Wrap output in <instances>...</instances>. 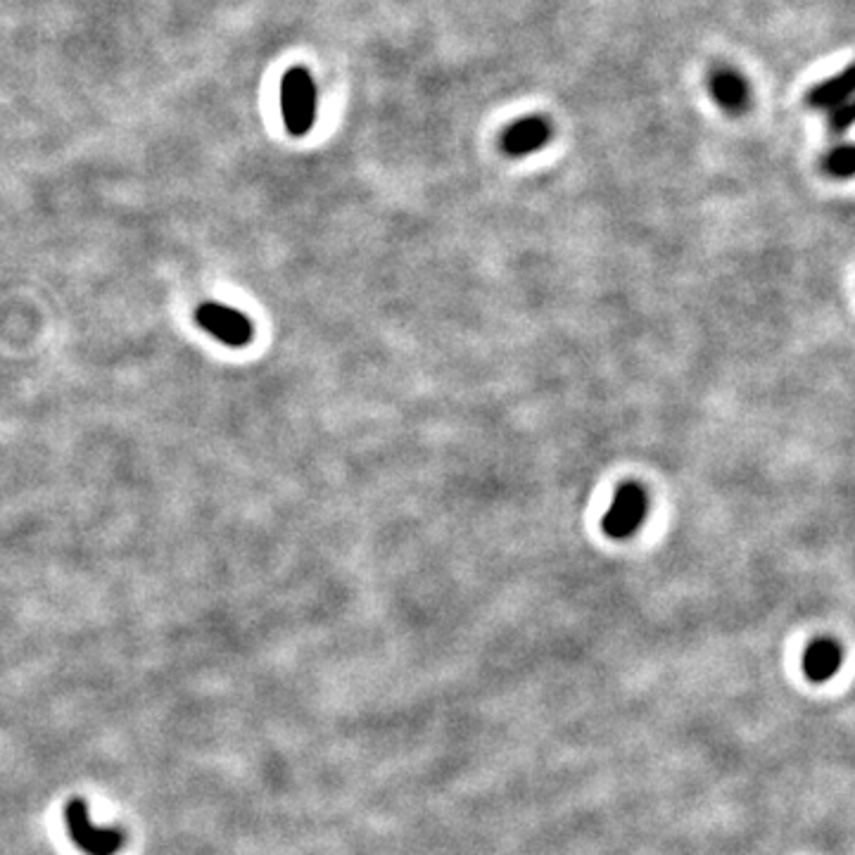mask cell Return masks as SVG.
<instances>
[{"mask_svg":"<svg viewBox=\"0 0 855 855\" xmlns=\"http://www.w3.org/2000/svg\"><path fill=\"white\" fill-rule=\"evenodd\" d=\"M281 112L293 136H305L317 120V86L307 70L293 68L281 82Z\"/></svg>","mask_w":855,"mask_h":855,"instance_id":"cell-1","label":"cell"},{"mask_svg":"<svg viewBox=\"0 0 855 855\" xmlns=\"http://www.w3.org/2000/svg\"><path fill=\"white\" fill-rule=\"evenodd\" d=\"M64 818H68L72 841L86 855H117L126 844V834L122 830H117V827L114 830L112 827H96L90 822L88 808L82 798L70 801Z\"/></svg>","mask_w":855,"mask_h":855,"instance_id":"cell-2","label":"cell"},{"mask_svg":"<svg viewBox=\"0 0 855 855\" xmlns=\"http://www.w3.org/2000/svg\"><path fill=\"white\" fill-rule=\"evenodd\" d=\"M649 511V499L639 485H623L621 490L615 492L613 504L609 509L607 516H603V533L611 539H627L637 533L639 525L647 518Z\"/></svg>","mask_w":855,"mask_h":855,"instance_id":"cell-3","label":"cell"},{"mask_svg":"<svg viewBox=\"0 0 855 855\" xmlns=\"http://www.w3.org/2000/svg\"><path fill=\"white\" fill-rule=\"evenodd\" d=\"M195 319L207 333H212L231 347L247 345L249 338H253V323H249V319H245L241 312L221 305V302H205V305L197 309Z\"/></svg>","mask_w":855,"mask_h":855,"instance_id":"cell-4","label":"cell"},{"mask_svg":"<svg viewBox=\"0 0 855 855\" xmlns=\"http://www.w3.org/2000/svg\"><path fill=\"white\" fill-rule=\"evenodd\" d=\"M549 136H551V129L542 117H525V120L506 129V134L502 138V148L511 157H525L547 146Z\"/></svg>","mask_w":855,"mask_h":855,"instance_id":"cell-5","label":"cell"},{"mask_svg":"<svg viewBox=\"0 0 855 855\" xmlns=\"http://www.w3.org/2000/svg\"><path fill=\"white\" fill-rule=\"evenodd\" d=\"M710 94L722 110L732 114L744 112L748 108V98H752L746 78L734 70H718L710 78Z\"/></svg>","mask_w":855,"mask_h":855,"instance_id":"cell-6","label":"cell"},{"mask_svg":"<svg viewBox=\"0 0 855 855\" xmlns=\"http://www.w3.org/2000/svg\"><path fill=\"white\" fill-rule=\"evenodd\" d=\"M853 70H846L844 74L832 76L830 82L820 84L815 90H810V105L818 110H827L830 114L853 108Z\"/></svg>","mask_w":855,"mask_h":855,"instance_id":"cell-7","label":"cell"},{"mask_svg":"<svg viewBox=\"0 0 855 855\" xmlns=\"http://www.w3.org/2000/svg\"><path fill=\"white\" fill-rule=\"evenodd\" d=\"M841 665V647L832 639H818L810 644L804 659V670L813 682L830 680Z\"/></svg>","mask_w":855,"mask_h":855,"instance_id":"cell-8","label":"cell"},{"mask_svg":"<svg viewBox=\"0 0 855 855\" xmlns=\"http://www.w3.org/2000/svg\"><path fill=\"white\" fill-rule=\"evenodd\" d=\"M825 167L836 179H851L853 171H855V152H853V148L851 146L834 148L830 155H827Z\"/></svg>","mask_w":855,"mask_h":855,"instance_id":"cell-9","label":"cell"}]
</instances>
